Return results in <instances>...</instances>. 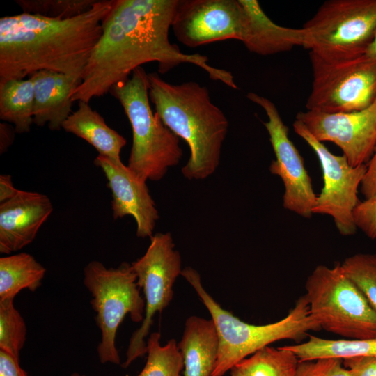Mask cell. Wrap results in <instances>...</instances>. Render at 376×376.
Masks as SVG:
<instances>
[{
    "mask_svg": "<svg viewBox=\"0 0 376 376\" xmlns=\"http://www.w3.org/2000/svg\"><path fill=\"white\" fill-rule=\"evenodd\" d=\"M178 0H113L102 22V33L72 95L89 103L127 80L142 65L156 62L164 74L179 65H194L233 89L238 87L228 70L209 64L200 54H185L170 42L169 33Z\"/></svg>",
    "mask_w": 376,
    "mask_h": 376,
    "instance_id": "1",
    "label": "cell"
},
{
    "mask_svg": "<svg viewBox=\"0 0 376 376\" xmlns=\"http://www.w3.org/2000/svg\"><path fill=\"white\" fill-rule=\"evenodd\" d=\"M113 0L59 19L22 13L0 18V83L41 70L81 79Z\"/></svg>",
    "mask_w": 376,
    "mask_h": 376,
    "instance_id": "2",
    "label": "cell"
},
{
    "mask_svg": "<svg viewBox=\"0 0 376 376\" xmlns=\"http://www.w3.org/2000/svg\"><path fill=\"white\" fill-rule=\"evenodd\" d=\"M149 97L155 113L175 135L185 141L190 157L181 173L188 180H204L219 165L228 130V119L208 89L190 81L173 84L157 73H148Z\"/></svg>",
    "mask_w": 376,
    "mask_h": 376,
    "instance_id": "3",
    "label": "cell"
},
{
    "mask_svg": "<svg viewBox=\"0 0 376 376\" xmlns=\"http://www.w3.org/2000/svg\"><path fill=\"white\" fill-rule=\"evenodd\" d=\"M181 275L196 292L218 332L219 352L211 376H224L238 362L274 342L292 340L298 343L308 338L311 331L321 329L310 314L304 295L281 320L266 324H253L223 308L205 290L196 270L187 267Z\"/></svg>",
    "mask_w": 376,
    "mask_h": 376,
    "instance_id": "4",
    "label": "cell"
},
{
    "mask_svg": "<svg viewBox=\"0 0 376 376\" xmlns=\"http://www.w3.org/2000/svg\"><path fill=\"white\" fill-rule=\"evenodd\" d=\"M109 93L122 105L131 125L132 145L127 166L140 179L159 181L177 166L183 152L179 137L152 111L148 73L142 67L111 88Z\"/></svg>",
    "mask_w": 376,
    "mask_h": 376,
    "instance_id": "5",
    "label": "cell"
},
{
    "mask_svg": "<svg viewBox=\"0 0 376 376\" xmlns=\"http://www.w3.org/2000/svg\"><path fill=\"white\" fill-rule=\"evenodd\" d=\"M305 290L310 314L321 329L347 340L376 338V309L340 264L317 265Z\"/></svg>",
    "mask_w": 376,
    "mask_h": 376,
    "instance_id": "6",
    "label": "cell"
},
{
    "mask_svg": "<svg viewBox=\"0 0 376 376\" xmlns=\"http://www.w3.org/2000/svg\"><path fill=\"white\" fill-rule=\"evenodd\" d=\"M84 284L91 295V307L101 331L97 348L99 359L102 363L119 365L116 346L119 325L127 315L134 322H142L145 315L146 301L140 294L137 276L128 263L107 268L92 260L84 269Z\"/></svg>",
    "mask_w": 376,
    "mask_h": 376,
    "instance_id": "7",
    "label": "cell"
},
{
    "mask_svg": "<svg viewBox=\"0 0 376 376\" xmlns=\"http://www.w3.org/2000/svg\"><path fill=\"white\" fill-rule=\"evenodd\" d=\"M302 29L309 54L327 61L359 57L376 30V0L326 1Z\"/></svg>",
    "mask_w": 376,
    "mask_h": 376,
    "instance_id": "8",
    "label": "cell"
},
{
    "mask_svg": "<svg viewBox=\"0 0 376 376\" xmlns=\"http://www.w3.org/2000/svg\"><path fill=\"white\" fill-rule=\"evenodd\" d=\"M313 72L306 110L326 113L364 109L376 101V61L366 54L327 61L309 54Z\"/></svg>",
    "mask_w": 376,
    "mask_h": 376,
    "instance_id": "9",
    "label": "cell"
},
{
    "mask_svg": "<svg viewBox=\"0 0 376 376\" xmlns=\"http://www.w3.org/2000/svg\"><path fill=\"white\" fill-rule=\"evenodd\" d=\"M143 290L146 301L144 318L140 327L132 335L122 366L127 368L136 359L146 354V341L152 320L171 303L173 285L181 275L182 260L175 249L170 233H157L150 237L146 253L131 263Z\"/></svg>",
    "mask_w": 376,
    "mask_h": 376,
    "instance_id": "10",
    "label": "cell"
},
{
    "mask_svg": "<svg viewBox=\"0 0 376 376\" xmlns=\"http://www.w3.org/2000/svg\"><path fill=\"white\" fill-rule=\"evenodd\" d=\"M292 127L313 150L322 171L324 184L317 196L313 214L330 216L340 235H354L357 228L353 214L361 202L358 193L367 165L352 166L343 155L333 154L299 120L295 119Z\"/></svg>",
    "mask_w": 376,
    "mask_h": 376,
    "instance_id": "11",
    "label": "cell"
},
{
    "mask_svg": "<svg viewBox=\"0 0 376 376\" xmlns=\"http://www.w3.org/2000/svg\"><path fill=\"white\" fill-rule=\"evenodd\" d=\"M246 97L260 106L267 117L263 124L276 157L270 164L269 171L278 175L283 183V207L299 216L311 218L318 195L304 159L289 138L288 127L270 100L253 92L248 93Z\"/></svg>",
    "mask_w": 376,
    "mask_h": 376,
    "instance_id": "12",
    "label": "cell"
},
{
    "mask_svg": "<svg viewBox=\"0 0 376 376\" xmlns=\"http://www.w3.org/2000/svg\"><path fill=\"white\" fill-rule=\"evenodd\" d=\"M171 28L176 39L191 48L242 41L245 14L240 0H178Z\"/></svg>",
    "mask_w": 376,
    "mask_h": 376,
    "instance_id": "13",
    "label": "cell"
},
{
    "mask_svg": "<svg viewBox=\"0 0 376 376\" xmlns=\"http://www.w3.org/2000/svg\"><path fill=\"white\" fill-rule=\"evenodd\" d=\"M296 120L321 142L338 146L352 166L367 164L376 146V101L368 107L348 113L300 111Z\"/></svg>",
    "mask_w": 376,
    "mask_h": 376,
    "instance_id": "14",
    "label": "cell"
},
{
    "mask_svg": "<svg viewBox=\"0 0 376 376\" xmlns=\"http://www.w3.org/2000/svg\"><path fill=\"white\" fill-rule=\"evenodd\" d=\"M94 164L102 169L107 180L112 195L113 219L132 217L136 224V236L150 238L159 216L146 182L122 162H115L97 155Z\"/></svg>",
    "mask_w": 376,
    "mask_h": 376,
    "instance_id": "15",
    "label": "cell"
},
{
    "mask_svg": "<svg viewBox=\"0 0 376 376\" xmlns=\"http://www.w3.org/2000/svg\"><path fill=\"white\" fill-rule=\"evenodd\" d=\"M53 211L49 197L22 191L0 203V252L10 254L31 244Z\"/></svg>",
    "mask_w": 376,
    "mask_h": 376,
    "instance_id": "16",
    "label": "cell"
},
{
    "mask_svg": "<svg viewBox=\"0 0 376 376\" xmlns=\"http://www.w3.org/2000/svg\"><path fill=\"white\" fill-rule=\"evenodd\" d=\"M29 77L34 86L33 123L60 130L72 113V95L81 79L49 70L38 71Z\"/></svg>",
    "mask_w": 376,
    "mask_h": 376,
    "instance_id": "17",
    "label": "cell"
},
{
    "mask_svg": "<svg viewBox=\"0 0 376 376\" xmlns=\"http://www.w3.org/2000/svg\"><path fill=\"white\" fill-rule=\"evenodd\" d=\"M245 14L242 42L252 53L268 56L288 52L295 46L305 47L306 33L301 29L275 24L257 0H240Z\"/></svg>",
    "mask_w": 376,
    "mask_h": 376,
    "instance_id": "18",
    "label": "cell"
},
{
    "mask_svg": "<svg viewBox=\"0 0 376 376\" xmlns=\"http://www.w3.org/2000/svg\"><path fill=\"white\" fill-rule=\"evenodd\" d=\"M219 346L218 332L212 319L189 317L178 343L184 363L182 376H211L217 360Z\"/></svg>",
    "mask_w": 376,
    "mask_h": 376,
    "instance_id": "19",
    "label": "cell"
},
{
    "mask_svg": "<svg viewBox=\"0 0 376 376\" xmlns=\"http://www.w3.org/2000/svg\"><path fill=\"white\" fill-rule=\"evenodd\" d=\"M62 129L91 144L98 155L121 162L120 152L126 139L111 128L89 103L79 101L78 109L63 123Z\"/></svg>",
    "mask_w": 376,
    "mask_h": 376,
    "instance_id": "20",
    "label": "cell"
},
{
    "mask_svg": "<svg viewBox=\"0 0 376 376\" xmlns=\"http://www.w3.org/2000/svg\"><path fill=\"white\" fill-rule=\"evenodd\" d=\"M45 273V268L29 253L1 257L0 300L14 299L24 289L36 291Z\"/></svg>",
    "mask_w": 376,
    "mask_h": 376,
    "instance_id": "21",
    "label": "cell"
},
{
    "mask_svg": "<svg viewBox=\"0 0 376 376\" xmlns=\"http://www.w3.org/2000/svg\"><path fill=\"white\" fill-rule=\"evenodd\" d=\"M33 107L34 86L31 77L0 83V119L12 123L16 133L31 130Z\"/></svg>",
    "mask_w": 376,
    "mask_h": 376,
    "instance_id": "22",
    "label": "cell"
},
{
    "mask_svg": "<svg viewBox=\"0 0 376 376\" xmlns=\"http://www.w3.org/2000/svg\"><path fill=\"white\" fill-rule=\"evenodd\" d=\"M299 359L285 345L266 346L235 364L230 376H297Z\"/></svg>",
    "mask_w": 376,
    "mask_h": 376,
    "instance_id": "23",
    "label": "cell"
},
{
    "mask_svg": "<svg viewBox=\"0 0 376 376\" xmlns=\"http://www.w3.org/2000/svg\"><path fill=\"white\" fill-rule=\"evenodd\" d=\"M299 360L322 357L342 359L354 357H376V338L364 340L326 339L309 334L307 340L285 345Z\"/></svg>",
    "mask_w": 376,
    "mask_h": 376,
    "instance_id": "24",
    "label": "cell"
},
{
    "mask_svg": "<svg viewBox=\"0 0 376 376\" xmlns=\"http://www.w3.org/2000/svg\"><path fill=\"white\" fill-rule=\"evenodd\" d=\"M159 332L150 334L146 341L147 359L136 376H182L184 363L175 340L162 345Z\"/></svg>",
    "mask_w": 376,
    "mask_h": 376,
    "instance_id": "25",
    "label": "cell"
},
{
    "mask_svg": "<svg viewBox=\"0 0 376 376\" xmlns=\"http://www.w3.org/2000/svg\"><path fill=\"white\" fill-rule=\"evenodd\" d=\"M14 299L0 300V350L17 359L26 338V326Z\"/></svg>",
    "mask_w": 376,
    "mask_h": 376,
    "instance_id": "26",
    "label": "cell"
},
{
    "mask_svg": "<svg viewBox=\"0 0 376 376\" xmlns=\"http://www.w3.org/2000/svg\"><path fill=\"white\" fill-rule=\"evenodd\" d=\"M340 265L376 309V253H355L346 258Z\"/></svg>",
    "mask_w": 376,
    "mask_h": 376,
    "instance_id": "27",
    "label": "cell"
},
{
    "mask_svg": "<svg viewBox=\"0 0 376 376\" xmlns=\"http://www.w3.org/2000/svg\"><path fill=\"white\" fill-rule=\"evenodd\" d=\"M98 0H15L22 13L48 18L65 19L78 16Z\"/></svg>",
    "mask_w": 376,
    "mask_h": 376,
    "instance_id": "28",
    "label": "cell"
},
{
    "mask_svg": "<svg viewBox=\"0 0 376 376\" xmlns=\"http://www.w3.org/2000/svg\"><path fill=\"white\" fill-rule=\"evenodd\" d=\"M297 376H351L340 358L322 357L299 360Z\"/></svg>",
    "mask_w": 376,
    "mask_h": 376,
    "instance_id": "29",
    "label": "cell"
},
{
    "mask_svg": "<svg viewBox=\"0 0 376 376\" xmlns=\"http://www.w3.org/2000/svg\"><path fill=\"white\" fill-rule=\"evenodd\" d=\"M357 229L370 240H376V196L361 201L354 211Z\"/></svg>",
    "mask_w": 376,
    "mask_h": 376,
    "instance_id": "30",
    "label": "cell"
},
{
    "mask_svg": "<svg viewBox=\"0 0 376 376\" xmlns=\"http://www.w3.org/2000/svg\"><path fill=\"white\" fill-rule=\"evenodd\" d=\"M343 361L351 376H376V357H354Z\"/></svg>",
    "mask_w": 376,
    "mask_h": 376,
    "instance_id": "31",
    "label": "cell"
},
{
    "mask_svg": "<svg viewBox=\"0 0 376 376\" xmlns=\"http://www.w3.org/2000/svg\"><path fill=\"white\" fill-rule=\"evenodd\" d=\"M360 186V191L365 199L376 196V146Z\"/></svg>",
    "mask_w": 376,
    "mask_h": 376,
    "instance_id": "32",
    "label": "cell"
},
{
    "mask_svg": "<svg viewBox=\"0 0 376 376\" xmlns=\"http://www.w3.org/2000/svg\"><path fill=\"white\" fill-rule=\"evenodd\" d=\"M0 376H28L21 368L19 359L0 350Z\"/></svg>",
    "mask_w": 376,
    "mask_h": 376,
    "instance_id": "33",
    "label": "cell"
},
{
    "mask_svg": "<svg viewBox=\"0 0 376 376\" xmlns=\"http://www.w3.org/2000/svg\"><path fill=\"white\" fill-rule=\"evenodd\" d=\"M15 130L13 126L6 123L0 124V153H4L13 144Z\"/></svg>",
    "mask_w": 376,
    "mask_h": 376,
    "instance_id": "34",
    "label": "cell"
},
{
    "mask_svg": "<svg viewBox=\"0 0 376 376\" xmlns=\"http://www.w3.org/2000/svg\"><path fill=\"white\" fill-rule=\"evenodd\" d=\"M18 191L19 189L15 187L10 175H0V203L12 198Z\"/></svg>",
    "mask_w": 376,
    "mask_h": 376,
    "instance_id": "35",
    "label": "cell"
},
{
    "mask_svg": "<svg viewBox=\"0 0 376 376\" xmlns=\"http://www.w3.org/2000/svg\"><path fill=\"white\" fill-rule=\"evenodd\" d=\"M368 57L376 61V30L375 31L373 40L368 46L366 54Z\"/></svg>",
    "mask_w": 376,
    "mask_h": 376,
    "instance_id": "36",
    "label": "cell"
},
{
    "mask_svg": "<svg viewBox=\"0 0 376 376\" xmlns=\"http://www.w3.org/2000/svg\"><path fill=\"white\" fill-rule=\"evenodd\" d=\"M70 376H85V375H80L77 373H73Z\"/></svg>",
    "mask_w": 376,
    "mask_h": 376,
    "instance_id": "37",
    "label": "cell"
}]
</instances>
